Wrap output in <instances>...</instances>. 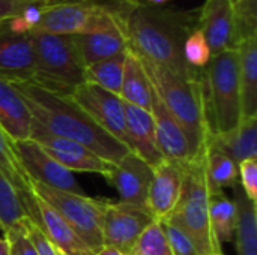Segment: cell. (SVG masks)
<instances>
[{
    "label": "cell",
    "mask_w": 257,
    "mask_h": 255,
    "mask_svg": "<svg viewBox=\"0 0 257 255\" xmlns=\"http://www.w3.org/2000/svg\"><path fill=\"white\" fill-rule=\"evenodd\" d=\"M126 51L87 66L84 69L86 83H92L95 86H99L104 90H108L114 95H119L120 86H122Z\"/></svg>",
    "instance_id": "cell-28"
},
{
    "label": "cell",
    "mask_w": 257,
    "mask_h": 255,
    "mask_svg": "<svg viewBox=\"0 0 257 255\" xmlns=\"http://www.w3.org/2000/svg\"><path fill=\"white\" fill-rule=\"evenodd\" d=\"M120 17L128 50L140 59L179 75H193L184 59L187 36L196 29L197 11L149 5L143 0H107Z\"/></svg>",
    "instance_id": "cell-1"
},
{
    "label": "cell",
    "mask_w": 257,
    "mask_h": 255,
    "mask_svg": "<svg viewBox=\"0 0 257 255\" xmlns=\"http://www.w3.org/2000/svg\"><path fill=\"white\" fill-rule=\"evenodd\" d=\"M235 26L238 45L257 36V0H236L235 2Z\"/></svg>",
    "instance_id": "cell-33"
},
{
    "label": "cell",
    "mask_w": 257,
    "mask_h": 255,
    "mask_svg": "<svg viewBox=\"0 0 257 255\" xmlns=\"http://www.w3.org/2000/svg\"><path fill=\"white\" fill-rule=\"evenodd\" d=\"M154 179V167L128 152L119 162L113 164L105 180L117 191L122 203L146 209L149 188Z\"/></svg>",
    "instance_id": "cell-15"
},
{
    "label": "cell",
    "mask_w": 257,
    "mask_h": 255,
    "mask_svg": "<svg viewBox=\"0 0 257 255\" xmlns=\"http://www.w3.org/2000/svg\"><path fill=\"white\" fill-rule=\"evenodd\" d=\"M29 138L38 143L53 159L71 173H95L105 177L113 167L111 162L99 158L83 144L53 135L35 120L32 123Z\"/></svg>",
    "instance_id": "cell-11"
},
{
    "label": "cell",
    "mask_w": 257,
    "mask_h": 255,
    "mask_svg": "<svg viewBox=\"0 0 257 255\" xmlns=\"http://www.w3.org/2000/svg\"><path fill=\"white\" fill-rule=\"evenodd\" d=\"M184 165L163 161L154 168V179L148 194L146 209L155 221H164L176 209L184 183Z\"/></svg>",
    "instance_id": "cell-19"
},
{
    "label": "cell",
    "mask_w": 257,
    "mask_h": 255,
    "mask_svg": "<svg viewBox=\"0 0 257 255\" xmlns=\"http://www.w3.org/2000/svg\"><path fill=\"white\" fill-rule=\"evenodd\" d=\"M140 60L158 98L182 125L196 155H199L212 135L203 69L193 75H179L148 60Z\"/></svg>",
    "instance_id": "cell-3"
},
{
    "label": "cell",
    "mask_w": 257,
    "mask_h": 255,
    "mask_svg": "<svg viewBox=\"0 0 257 255\" xmlns=\"http://www.w3.org/2000/svg\"><path fill=\"white\" fill-rule=\"evenodd\" d=\"M14 150L30 183L33 182L72 194H84L74 173L53 159L33 140L14 141Z\"/></svg>",
    "instance_id": "cell-10"
},
{
    "label": "cell",
    "mask_w": 257,
    "mask_h": 255,
    "mask_svg": "<svg viewBox=\"0 0 257 255\" xmlns=\"http://www.w3.org/2000/svg\"><path fill=\"white\" fill-rule=\"evenodd\" d=\"M99 8V2L45 5L39 24L30 33H48L63 36L80 35L89 27Z\"/></svg>",
    "instance_id": "cell-18"
},
{
    "label": "cell",
    "mask_w": 257,
    "mask_h": 255,
    "mask_svg": "<svg viewBox=\"0 0 257 255\" xmlns=\"http://www.w3.org/2000/svg\"><path fill=\"white\" fill-rule=\"evenodd\" d=\"M235 2H236V0H233V3H235Z\"/></svg>",
    "instance_id": "cell-45"
},
{
    "label": "cell",
    "mask_w": 257,
    "mask_h": 255,
    "mask_svg": "<svg viewBox=\"0 0 257 255\" xmlns=\"http://www.w3.org/2000/svg\"><path fill=\"white\" fill-rule=\"evenodd\" d=\"M36 123L53 135L77 141L107 162H119L130 150L98 126L71 96H62L33 83L14 84Z\"/></svg>",
    "instance_id": "cell-2"
},
{
    "label": "cell",
    "mask_w": 257,
    "mask_h": 255,
    "mask_svg": "<svg viewBox=\"0 0 257 255\" xmlns=\"http://www.w3.org/2000/svg\"><path fill=\"white\" fill-rule=\"evenodd\" d=\"M217 255H224V252H221V254H217Z\"/></svg>",
    "instance_id": "cell-44"
},
{
    "label": "cell",
    "mask_w": 257,
    "mask_h": 255,
    "mask_svg": "<svg viewBox=\"0 0 257 255\" xmlns=\"http://www.w3.org/2000/svg\"><path fill=\"white\" fill-rule=\"evenodd\" d=\"M170 251L173 255H200L196 245L193 243L191 237L178 225L169 222V221H161Z\"/></svg>",
    "instance_id": "cell-34"
},
{
    "label": "cell",
    "mask_w": 257,
    "mask_h": 255,
    "mask_svg": "<svg viewBox=\"0 0 257 255\" xmlns=\"http://www.w3.org/2000/svg\"><path fill=\"white\" fill-rule=\"evenodd\" d=\"M239 90L242 117L257 116V36L238 45Z\"/></svg>",
    "instance_id": "cell-24"
},
{
    "label": "cell",
    "mask_w": 257,
    "mask_h": 255,
    "mask_svg": "<svg viewBox=\"0 0 257 255\" xmlns=\"http://www.w3.org/2000/svg\"><path fill=\"white\" fill-rule=\"evenodd\" d=\"M23 230L38 255H63L44 236V233L32 219L27 218L26 221H23Z\"/></svg>",
    "instance_id": "cell-36"
},
{
    "label": "cell",
    "mask_w": 257,
    "mask_h": 255,
    "mask_svg": "<svg viewBox=\"0 0 257 255\" xmlns=\"http://www.w3.org/2000/svg\"><path fill=\"white\" fill-rule=\"evenodd\" d=\"M0 255H11L9 254V243L5 237H0Z\"/></svg>",
    "instance_id": "cell-41"
},
{
    "label": "cell",
    "mask_w": 257,
    "mask_h": 255,
    "mask_svg": "<svg viewBox=\"0 0 257 255\" xmlns=\"http://www.w3.org/2000/svg\"><path fill=\"white\" fill-rule=\"evenodd\" d=\"M3 237L9 243V254L11 255H38L23 230V222L9 228L8 231H5Z\"/></svg>",
    "instance_id": "cell-37"
},
{
    "label": "cell",
    "mask_w": 257,
    "mask_h": 255,
    "mask_svg": "<svg viewBox=\"0 0 257 255\" xmlns=\"http://www.w3.org/2000/svg\"><path fill=\"white\" fill-rule=\"evenodd\" d=\"M203 81L212 135L232 131L242 119L238 50L212 56L203 69Z\"/></svg>",
    "instance_id": "cell-6"
},
{
    "label": "cell",
    "mask_w": 257,
    "mask_h": 255,
    "mask_svg": "<svg viewBox=\"0 0 257 255\" xmlns=\"http://www.w3.org/2000/svg\"><path fill=\"white\" fill-rule=\"evenodd\" d=\"M35 53L33 84L62 96H71L86 83L84 63L77 38L48 33H30Z\"/></svg>",
    "instance_id": "cell-5"
},
{
    "label": "cell",
    "mask_w": 257,
    "mask_h": 255,
    "mask_svg": "<svg viewBox=\"0 0 257 255\" xmlns=\"http://www.w3.org/2000/svg\"><path fill=\"white\" fill-rule=\"evenodd\" d=\"M205 153L206 147L184 165L181 200L172 215L164 221L182 228L191 237L200 255H217L223 252V248L215 242L209 225L211 189L206 179Z\"/></svg>",
    "instance_id": "cell-4"
},
{
    "label": "cell",
    "mask_w": 257,
    "mask_h": 255,
    "mask_svg": "<svg viewBox=\"0 0 257 255\" xmlns=\"http://www.w3.org/2000/svg\"><path fill=\"white\" fill-rule=\"evenodd\" d=\"M143 2H146L149 5H158V6H161V5H164L167 2H172V0H143Z\"/></svg>",
    "instance_id": "cell-43"
},
{
    "label": "cell",
    "mask_w": 257,
    "mask_h": 255,
    "mask_svg": "<svg viewBox=\"0 0 257 255\" xmlns=\"http://www.w3.org/2000/svg\"><path fill=\"white\" fill-rule=\"evenodd\" d=\"M209 144L224 152L236 164L257 158V116L242 117L232 131L211 135Z\"/></svg>",
    "instance_id": "cell-22"
},
{
    "label": "cell",
    "mask_w": 257,
    "mask_h": 255,
    "mask_svg": "<svg viewBox=\"0 0 257 255\" xmlns=\"http://www.w3.org/2000/svg\"><path fill=\"white\" fill-rule=\"evenodd\" d=\"M93 255H126L125 252H122L120 249H117V248H113V246H105V245H102L101 248H98Z\"/></svg>",
    "instance_id": "cell-39"
},
{
    "label": "cell",
    "mask_w": 257,
    "mask_h": 255,
    "mask_svg": "<svg viewBox=\"0 0 257 255\" xmlns=\"http://www.w3.org/2000/svg\"><path fill=\"white\" fill-rule=\"evenodd\" d=\"M26 215L32 219L44 236L63 255H93L81 237L72 230V227L47 203L38 198L32 191L20 194Z\"/></svg>",
    "instance_id": "cell-13"
},
{
    "label": "cell",
    "mask_w": 257,
    "mask_h": 255,
    "mask_svg": "<svg viewBox=\"0 0 257 255\" xmlns=\"http://www.w3.org/2000/svg\"><path fill=\"white\" fill-rule=\"evenodd\" d=\"M119 96L128 105H134L151 111L154 86L146 74V69L140 57L134 54L131 50L126 51Z\"/></svg>",
    "instance_id": "cell-23"
},
{
    "label": "cell",
    "mask_w": 257,
    "mask_h": 255,
    "mask_svg": "<svg viewBox=\"0 0 257 255\" xmlns=\"http://www.w3.org/2000/svg\"><path fill=\"white\" fill-rule=\"evenodd\" d=\"M154 221V216L145 207L107 200L101 228L102 245L117 248L128 255L139 236Z\"/></svg>",
    "instance_id": "cell-12"
},
{
    "label": "cell",
    "mask_w": 257,
    "mask_h": 255,
    "mask_svg": "<svg viewBox=\"0 0 257 255\" xmlns=\"http://www.w3.org/2000/svg\"><path fill=\"white\" fill-rule=\"evenodd\" d=\"M0 168L12 182V185L17 188L18 194L32 191V183L24 174L18 162V158L15 155L14 141L6 135V132L2 128H0Z\"/></svg>",
    "instance_id": "cell-30"
},
{
    "label": "cell",
    "mask_w": 257,
    "mask_h": 255,
    "mask_svg": "<svg viewBox=\"0 0 257 255\" xmlns=\"http://www.w3.org/2000/svg\"><path fill=\"white\" fill-rule=\"evenodd\" d=\"M184 59L187 65L193 69H205L212 59L209 45L203 36V33L196 27L185 39L184 44Z\"/></svg>",
    "instance_id": "cell-32"
},
{
    "label": "cell",
    "mask_w": 257,
    "mask_h": 255,
    "mask_svg": "<svg viewBox=\"0 0 257 255\" xmlns=\"http://www.w3.org/2000/svg\"><path fill=\"white\" fill-rule=\"evenodd\" d=\"M33 117L14 84L0 80V128L12 141L29 140Z\"/></svg>",
    "instance_id": "cell-21"
},
{
    "label": "cell",
    "mask_w": 257,
    "mask_h": 255,
    "mask_svg": "<svg viewBox=\"0 0 257 255\" xmlns=\"http://www.w3.org/2000/svg\"><path fill=\"white\" fill-rule=\"evenodd\" d=\"M239 186L250 201L257 203V158L245 159L238 164Z\"/></svg>",
    "instance_id": "cell-35"
},
{
    "label": "cell",
    "mask_w": 257,
    "mask_h": 255,
    "mask_svg": "<svg viewBox=\"0 0 257 255\" xmlns=\"http://www.w3.org/2000/svg\"><path fill=\"white\" fill-rule=\"evenodd\" d=\"M23 6L24 5H21L17 0H0V24L6 23L11 17L17 15Z\"/></svg>",
    "instance_id": "cell-38"
},
{
    "label": "cell",
    "mask_w": 257,
    "mask_h": 255,
    "mask_svg": "<svg viewBox=\"0 0 257 255\" xmlns=\"http://www.w3.org/2000/svg\"><path fill=\"white\" fill-rule=\"evenodd\" d=\"M128 255H173L161 221H154L143 230Z\"/></svg>",
    "instance_id": "cell-31"
},
{
    "label": "cell",
    "mask_w": 257,
    "mask_h": 255,
    "mask_svg": "<svg viewBox=\"0 0 257 255\" xmlns=\"http://www.w3.org/2000/svg\"><path fill=\"white\" fill-rule=\"evenodd\" d=\"M99 3L101 8L89 27L83 33L75 35L86 68L128 50V41L120 17L107 0H101Z\"/></svg>",
    "instance_id": "cell-8"
},
{
    "label": "cell",
    "mask_w": 257,
    "mask_h": 255,
    "mask_svg": "<svg viewBox=\"0 0 257 255\" xmlns=\"http://www.w3.org/2000/svg\"><path fill=\"white\" fill-rule=\"evenodd\" d=\"M206 179L211 191H223L239 185L238 164L217 147L206 144Z\"/></svg>",
    "instance_id": "cell-27"
},
{
    "label": "cell",
    "mask_w": 257,
    "mask_h": 255,
    "mask_svg": "<svg viewBox=\"0 0 257 255\" xmlns=\"http://www.w3.org/2000/svg\"><path fill=\"white\" fill-rule=\"evenodd\" d=\"M125 126L130 152L136 153L151 167H158L164 158L158 149L152 113L125 104Z\"/></svg>",
    "instance_id": "cell-20"
},
{
    "label": "cell",
    "mask_w": 257,
    "mask_h": 255,
    "mask_svg": "<svg viewBox=\"0 0 257 255\" xmlns=\"http://www.w3.org/2000/svg\"><path fill=\"white\" fill-rule=\"evenodd\" d=\"M209 225L215 242L223 246L235 236L236 204L223 191H211L209 195Z\"/></svg>",
    "instance_id": "cell-26"
},
{
    "label": "cell",
    "mask_w": 257,
    "mask_h": 255,
    "mask_svg": "<svg viewBox=\"0 0 257 255\" xmlns=\"http://www.w3.org/2000/svg\"><path fill=\"white\" fill-rule=\"evenodd\" d=\"M26 219L27 215L21 197L17 188L0 168V228L5 233Z\"/></svg>",
    "instance_id": "cell-29"
},
{
    "label": "cell",
    "mask_w": 257,
    "mask_h": 255,
    "mask_svg": "<svg viewBox=\"0 0 257 255\" xmlns=\"http://www.w3.org/2000/svg\"><path fill=\"white\" fill-rule=\"evenodd\" d=\"M21 5H48L47 0H17Z\"/></svg>",
    "instance_id": "cell-42"
},
{
    "label": "cell",
    "mask_w": 257,
    "mask_h": 255,
    "mask_svg": "<svg viewBox=\"0 0 257 255\" xmlns=\"http://www.w3.org/2000/svg\"><path fill=\"white\" fill-rule=\"evenodd\" d=\"M151 113H152L154 123H155L158 149L163 158L166 161H172L178 164H187L191 159H194L197 155L190 143V138L185 129L161 102L155 89H154V96H152Z\"/></svg>",
    "instance_id": "cell-17"
},
{
    "label": "cell",
    "mask_w": 257,
    "mask_h": 255,
    "mask_svg": "<svg viewBox=\"0 0 257 255\" xmlns=\"http://www.w3.org/2000/svg\"><path fill=\"white\" fill-rule=\"evenodd\" d=\"M71 98L98 126L128 147L125 102L119 95L104 90L92 83H83L74 90Z\"/></svg>",
    "instance_id": "cell-9"
},
{
    "label": "cell",
    "mask_w": 257,
    "mask_h": 255,
    "mask_svg": "<svg viewBox=\"0 0 257 255\" xmlns=\"http://www.w3.org/2000/svg\"><path fill=\"white\" fill-rule=\"evenodd\" d=\"M196 27L203 33L212 56L238 48L233 0H205L197 11Z\"/></svg>",
    "instance_id": "cell-14"
},
{
    "label": "cell",
    "mask_w": 257,
    "mask_h": 255,
    "mask_svg": "<svg viewBox=\"0 0 257 255\" xmlns=\"http://www.w3.org/2000/svg\"><path fill=\"white\" fill-rule=\"evenodd\" d=\"M235 189L236 227L235 246L238 255H257V203L250 201L238 185Z\"/></svg>",
    "instance_id": "cell-25"
},
{
    "label": "cell",
    "mask_w": 257,
    "mask_h": 255,
    "mask_svg": "<svg viewBox=\"0 0 257 255\" xmlns=\"http://www.w3.org/2000/svg\"><path fill=\"white\" fill-rule=\"evenodd\" d=\"M32 192L53 207L92 251L102 246L101 228L107 200L90 198L84 194H72L33 182Z\"/></svg>",
    "instance_id": "cell-7"
},
{
    "label": "cell",
    "mask_w": 257,
    "mask_h": 255,
    "mask_svg": "<svg viewBox=\"0 0 257 255\" xmlns=\"http://www.w3.org/2000/svg\"><path fill=\"white\" fill-rule=\"evenodd\" d=\"M35 53L30 33L11 32L0 24V80L11 84L33 83Z\"/></svg>",
    "instance_id": "cell-16"
},
{
    "label": "cell",
    "mask_w": 257,
    "mask_h": 255,
    "mask_svg": "<svg viewBox=\"0 0 257 255\" xmlns=\"http://www.w3.org/2000/svg\"><path fill=\"white\" fill-rule=\"evenodd\" d=\"M48 5L53 3H89V2H101V0H47Z\"/></svg>",
    "instance_id": "cell-40"
}]
</instances>
